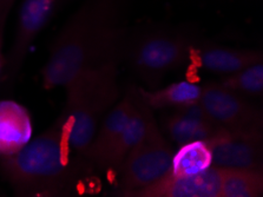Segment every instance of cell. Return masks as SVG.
Instances as JSON below:
<instances>
[{"mask_svg": "<svg viewBox=\"0 0 263 197\" xmlns=\"http://www.w3.org/2000/svg\"><path fill=\"white\" fill-rule=\"evenodd\" d=\"M17 0H0V77H2L4 62H5V56H4V43H5V31L7 26V20L13 9L14 4Z\"/></svg>", "mask_w": 263, "mask_h": 197, "instance_id": "cell-19", "label": "cell"}, {"mask_svg": "<svg viewBox=\"0 0 263 197\" xmlns=\"http://www.w3.org/2000/svg\"><path fill=\"white\" fill-rule=\"evenodd\" d=\"M118 69L109 65L85 70L64 86L65 104L58 117L79 155L84 154L99 124L121 98Z\"/></svg>", "mask_w": 263, "mask_h": 197, "instance_id": "cell-4", "label": "cell"}, {"mask_svg": "<svg viewBox=\"0 0 263 197\" xmlns=\"http://www.w3.org/2000/svg\"><path fill=\"white\" fill-rule=\"evenodd\" d=\"M200 104L222 129L263 132V110L252 98L227 89L220 82L203 85Z\"/></svg>", "mask_w": 263, "mask_h": 197, "instance_id": "cell-7", "label": "cell"}, {"mask_svg": "<svg viewBox=\"0 0 263 197\" xmlns=\"http://www.w3.org/2000/svg\"><path fill=\"white\" fill-rule=\"evenodd\" d=\"M222 129L206 114L200 103L170 110L163 119V129L170 142L182 144L194 140H208Z\"/></svg>", "mask_w": 263, "mask_h": 197, "instance_id": "cell-12", "label": "cell"}, {"mask_svg": "<svg viewBox=\"0 0 263 197\" xmlns=\"http://www.w3.org/2000/svg\"><path fill=\"white\" fill-rule=\"evenodd\" d=\"M258 62H263L261 51L224 46L208 43L204 39L198 44L191 58V64L198 69L221 77L233 75Z\"/></svg>", "mask_w": 263, "mask_h": 197, "instance_id": "cell-11", "label": "cell"}, {"mask_svg": "<svg viewBox=\"0 0 263 197\" xmlns=\"http://www.w3.org/2000/svg\"><path fill=\"white\" fill-rule=\"evenodd\" d=\"M135 91H136V97H135L134 111L127 120L125 128L123 129L121 136L115 143L112 150L107 156L103 174L117 175L126 156L144 137L150 116L155 112L143 100L137 86H135Z\"/></svg>", "mask_w": 263, "mask_h": 197, "instance_id": "cell-13", "label": "cell"}, {"mask_svg": "<svg viewBox=\"0 0 263 197\" xmlns=\"http://www.w3.org/2000/svg\"><path fill=\"white\" fill-rule=\"evenodd\" d=\"M135 97L136 91L135 86L126 89L124 95L119 98L114 108L107 112L104 119L96 131L95 137L90 146L87 147L82 156L87 159L98 174H103L107 156L121 136L123 129L125 128L127 120L135 108Z\"/></svg>", "mask_w": 263, "mask_h": 197, "instance_id": "cell-9", "label": "cell"}, {"mask_svg": "<svg viewBox=\"0 0 263 197\" xmlns=\"http://www.w3.org/2000/svg\"><path fill=\"white\" fill-rule=\"evenodd\" d=\"M202 40V35L190 26L130 27L122 64L144 84V89H157L170 74L190 65Z\"/></svg>", "mask_w": 263, "mask_h": 197, "instance_id": "cell-3", "label": "cell"}, {"mask_svg": "<svg viewBox=\"0 0 263 197\" xmlns=\"http://www.w3.org/2000/svg\"><path fill=\"white\" fill-rule=\"evenodd\" d=\"M137 87L143 100L154 111H170L194 105L200 103L203 91V85L189 79L178 80L154 90H146L142 86Z\"/></svg>", "mask_w": 263, "mask_h": 197, "instance_id": "cell-14", "label": "cell"}, {"mask_svg": "<svg viewBox=\"0 0 263 197\" xmlns=\"http://www.w3.org/2000/svg\"><path fill=\"white\" fill-rule=\"evenodd\" d=\"M206 143L215 168L263 170V132L220 129Z\"/></svg>", "mask_w": 263, "mask_h": 197, "instance_id": "cell-8", "label": "cell"}, {"mask_svg": "<svg viewBox=\"0 0 263 197\" xmlns=\"http://www.w3.org/2000/svg\"><path fill=\"white\" fill-rule=\"evenodd\" d=\"M98 172L71 147L62 120L11 155L0 156V176L21 197H69L91 192Z\"/></svg>", "mask_w": 263, "mask_h": 197, "instance_id": "cell-2", "label": "cell"}, {"mask_svg": "<svg viewBox=\"0 0 263 197\" xmlns=\"http://www.w3.org/2000/svg\"><path fill=\"white\" fill-rule=\"evenodd\" d=\"M32 124L25 108L14 102L0 103V156L18 151L31 139Z\"/></svg>", "mask_w": 263, "mask_h": 197, "instance_id": "cell-15", "label": "cell"}, {"mask_svg": "<svg viewBox=\"0 0 263 197\" xmlns=\"http://www.w3.org/2000/svg\"><path fill=\"white\" fill-rule=\"evenodd\" d=\"M173 155L170 140L153 114L144 137L126 156L117 172V195L130 197L164 177L171 169Z\"/></svg>", "mask_w": 263, "mask_h": 197, "instance_id": "cell-5", "label": "cell"}, {"mask_svg": "<svg viewBox=\"0 0 263 197\" xmlns=\"http://www.w3.org/2000/svg\"><path fill=\"white\" fill-rule=\"evenodd\" d=\"M263 170L221 169L220 197H262Z\"/></svg>", "mask_w": 263, "mask_h": 197, "instance_id": "cell-16", "label": "cell"}, {"mask_svg": "<svg viewBox=\"0 0 263 197\" xmlns=\"http://www.w3.org/2000/svg\"><path fill=\"white\" fill-rule=\"evenodd\" d=\"M221 169L211 167L202 172L178 175L168 172L130 197H220Z\"/></svg>", "mask_w": 263, "mask_h": 197, "instance_id": "cell-10", "label": "cell"}, {"mask_svg": "<svg viewBox=\"0 0 263 197\" xmlns=\"http://www.w3.org/2000/svg\"><path fill=\"white\" fill-rule=\"evenodd\" d=\"M66 3L67 0H23L18 11L13 42L4 62L2 74L4 83L7 85L14 83L35 39Z\"/></svg>", "mask_w": 263, "mask_h": 197, "instance_id": "cell-6", "label": "cell"}, {"mask_svg": "<svg viewBox=\"0 0 263 197\" xmlns=\"http://www.w3.org/2000/svg\"><path fill=\"white\" fill-rule=\"evenodd\" d=\"M130 0H83L51 43L41 71L44 89L64 87L81 72L121 66Z\"/></svg>", "mask_w": 263, "mask_h": 197, "instance_id": "cell-1", "label": "cell"}, {"mask_svg": "<svg viewBox=\"0 0 263 197\" xmlns=\"http://www.w3.org/2000/svg\"><path fill=\"white\" fill-rule=\"evenodd\" d=\"M213 167L210 148L206 140H194L178 146L174 151L170 172L190 175L202 172Z\"/></svg>", "mask_w": 263, "mask_h": 197, "instance_id": "cell-17", "label": "cell"}, {"mask_svg": "<svg viewBox=\"0 0 263 197\" xmlns=\"http://www.w3.org/2000/svg\"><path fill=\"white\" fill-rule=\"evenodd\" d=\"M227 89L248 98H258L263 95V62L254 63L233 75L218 80Z\"/></svg>", "mask_w": 263, "mask_h": 197, "instance_id": "cell-18", "label": "cell"}]
</instances>
